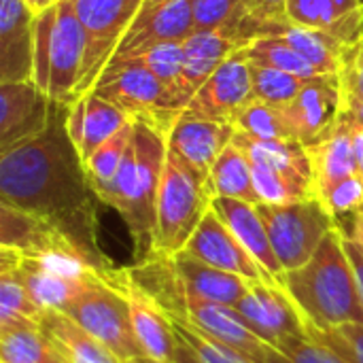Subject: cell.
Segmentation results:
<instances>
[{
  "label": "cell",
  "instance_id": "15",
  "mask_svg": "<svg viewBox=\"0 0 363 363\" xmlns=\"http://www.w3.org/2000/svg\"><path fill=\"white\" fill-rule=\"evenodd\" d=\"M177 255H185L189 259L245 277L249 281H272L213 208H208L189 242Z\"/></svg>",
  "mask_w": 363,
  "mask_h": 363
},
{
  "label": "cell",
  "instance_id": "11",
  "mask_svg": "<svg viewBox=\"0 0 363 363\" xmlns=\"http://www.w3.org/2000/svg\"><path fill=\"white\" fill-rule=\"evenodd\" d=\"M345 111V98L338 77L311 79L298 98L283 106L285 121L294 140L304 147L321 143L338 125Z\"/></svg>",
  "mask_w": 363,
  "mask_h": 363
},
{
  "label": "cell",
  "instance_id": "50",
  "mask_svg": "<svg viewBox=\"0 0 363 363\" xmlns=\"http://www.w3.org/2000/svg\"><path fill=\"white\" fill-rule=\"evenodd\" d=\"M140 363H179V362H160V359H151V357H136Z\"/></svg>",
  "mask_w": 363,
  "mask_h": 363
},
{
  "label": "cell",
  "instance_id": "21",
  "mask_svg": "<svg viewBox=\"0 0 363 363\" xmlns=\"http://www.w3.org/2000/svg\"><path fill=\"white\" fill-rule=\"evenodd\" d=\"M211 208L219 215V219L230 228V232L238 238V242L249 251V255L264 268V272L277 281L283 274V268L274 255L270 245L266 225L257 213V204L236 200V198H221L215 196Z\"/></svg>",
  "mask_w": 363,
  "mask_h": 363
},
{
  "label": "cell",
  "instance_id": "10",
  "mask_svg": "<svg viewBox=\"0 0 363 363\" xmlns=\"http://www.w3.org/2000/svg\"><path fill=\"white\" fill-rule=\"evenodd\" d=\"M87 53V34L74 13L72 0L55 4L49 64V98L62 104L79 100V83Z\"/></svg>",
  "mask_w": 363,
  "mask_h": 363
},
{
  "label": "cell",
  "instance_id": "23",
  "mask_svg": "<svg viewBox=\"0 0 363 363\" xmlns=\"http://www.w3.org/2000/svg\"><path fill=\"white\" fill-rule=\"evenodd\" d=\"M313 164V196L319 198L336 183L359 174V164L353 147V123L342 111L338 125L321 143L306 147Z\"/></svg>",
  "mask_w": 363,
  "mask_h": 363
},
{
  "label": "cell",
  "instance_id": "4",
  "mask_svg": "<svg viewBox=\"0 0 363 363\" xmlns=\"http://www.w3.org/2000/svg\"><path fill=\"white\" fill-rule=\"evenodd\" d=\"M211 202L213 196L206 179L168 149L157 196L153 257H174L181 253L208 213Z\"/></svg>",
  "mask_w": 363,
  "mask_h": 363
},
{
  "label": "cell",
  "instance_id": "30",
  "mask_svg": "<svg viewBox=\"0 0 363 363\" xmlns=\"http://www.w3.org/2000/svg\"><path fill=\"white\" fill-rule=\"evenodd\" d=\"M206 185L213 198L221 196V198H236V200H245L251 204H259V198L253 185L251 162L247 153L234 143L228 145L217 157V162L213 164Z\"/></svg>",
  "mask_w": 363,
  "mask_h": 363
},
{
  "label": "cell",
  "instance_id": "27",
  "mask_svg": "<svg viewBox=\"0 0 363 363\" xmlns=\"http://www.w3.org/2000/svg\"><path fill=\"white\" fill-rule=\"evenodd\" d=\"M15 268H17L26 289L30 291L32 300L45 311H64L89 281H94L96 277H102V274H96L91 279H83V281L70 279V277H64L60 272H53V270L40 266L38 262H34L30 257H23L19 251H17Z\"/></svg>",
  "mask_w": 363,
  "mask_h": 363
},
{
  "label": "cell",
  "instance_id": "25",
  "mask_svg": "<svg viewBox=\"0 0 363 363\" xmlns=\"http://www.w3.org/2000/svg\"><path fill=\"white\" fill-rule=\"evenodd\" d=\"M264 36H272V38L287 43L291 49H296L302 57H306L325 77H338L345 51L349 47L328 32L302 28V26H296L289 21L266 26L262 30L259 38H264Z\"/></svg>",
  "mask_w": 363,
  "mask_h": 363
},
{
  "label": "cell",
  "instance_id": "40",
  "mask_svg": "<svg viewBox=\"0 0 363 363\" xmlns=\"http://www.w3.org/2000/svg\"><path fill=\"white\" fill-rule=\"evenodd\" d=\"M319 200L336 217V221L353 215L363 206V174L359 172V174H353V177L336 183L325 194H321Z\"/></svg>",
  "mask_w": 363,
  "mask_h": 363
},
{
  "label": "cell",
  "instance_id": "51",
  "mask_svg": "<svg viewBox=\"0 0 363 363\" xmlns=\"http://www.w3.org/2000/svg\"><path fill=\"white\" fill-rule=\"evenodd\" d=\"M125 363H140L138 359H130V362H125Z\"/></svg>",
  "mask_w": 363,
  "mask_h": 363
},
{
  "label": "cell",
  "instance_id": "49",
  "mask_svg": "<svg viewBox=\"0 0 363 363\" xmlns=\"http://www.w3.org/2000/svg\"><path fill=\"white\" fill-rule=\"evenodd\" d=\"M164 2H174V0H145L143 6H157V4H164Z\"/></svg>",
  "mask_w": 363,
  "mask_h": 363
},
{
  "label": "cell",
  "instance_id": "41",
  "mask_svg": "<svg viewBox=\"0 0 363 363\" xmlns=\"http://www.w3.org/2000/svg\"><path fill=\"white\" fill-rule=\"evenodd\" d=\"M338 81L345 102L363 100V36L355 45L347 47Z\"/></svg>",
  "mask_w": 363,
  "mask_h": 363
},
{
  "label": "cell",
  "instance_id": "17",
  "mask_svg": "<svg viewBox=\"0 0 363 363\" xmlns=\"http://www.w3.org/2000/svg\"><path fill=\"white\" fill-rule=\"evenodd\" d=\"M36 11L28 0H0V83L34 81Z\"/></svg>",
  "mask_w": 363,
  "mask_h": 363
},
{
  "label": "cell",
  "instance_id": "38",
  "mask_svg": "<svg viewBox=\"0 0 363 363\" xmlns=\"http://www.w3.org/2000/svg\"><path fill=\"white\" fill-rule=\"evenodd\" d=\"M132 134H134V121H130L115 136H111L106 143H102L85 162V168H87V174L91 179L96 194L106 183H111V179L115 177V172H117L119 164L123 162L125 151L132 143Z\"/></svg>",
  "mask_w": 363,
  "mask_h": 363
},
{
  "label": "cell",
  "instance_id": "7",
  "mask_svg": "<svg viewBox=\"0 0 363 363\" xmlns=\"http://www.w3.org/2000/svg\"><path fill=\"white\" fill-rule=\"evenodd\" d=\"M257 213L283 272L302 268L338 228L336 217L315 196L287 204H257Z\"/></svg>",
  "mask_w": 363,
  "mask_h": 363
},
{
  "label": "cell",
  "instance_id": "16",
  "mask_svg": "<svg viewBox=\"0 0 363 363\" xmlns=\"http://www.w3.org/2000/svg\"><path fill=\"white\" fill-rule=\"evenodd\" d=\"M234 308L257 336L277 349L283 338L306 334L298 308L272 281H251L247 296Z\"/></svg>",
  "mask_w": 363,
  "mask_h": 363
},
{
  "label": "cell",
  "instance_id": "24",
  "mask_svg": "<svg viewBox=\"0 0 363 363\" xmlns=\"http://www.w3.org/2000/svg\"><path fill=\"white\" fill-rule=\"evenodd\" d=\"M38 323L66 363H125L62 311H45Z\"/></svg>",
  "mask_w": 363,
  "mask_h": 363
},
{
  "label": "cell",
  "instance_id": "34",
  "mask_svg": "<svg viewBox=\"0 0 363 363\" xmlns=\"http://www.w3.org/2000/svg\"><path fill=\"white\" fill-rule=\"evenodd\" d=\"M117 60H125L130 64H136L151 74H155L164 85H168L183 102L185 108L189 104V96L183 91V43H160L153 47H147L143 51H136L132 55H123Z\"/></svg>",
  "mask_w": 363,
  "mask_h": 363
},
{
  "label": "cell",
  "instance_id": "33",
  "mask_svg": "<svg viewBox=\"0 0 363 363\" xmlns=\"http://www.w3.org/2000/svg\"><path fill=\"white\" fill-rule=\"evenodd\" d=\"M172 328L177 332L181 355L179 363H253L223 342L211 338L200 328H196L189 319L179 313H168Z\"/></svg>",
  "mask_w": 363,
  "mask_h": 363
},
{
  "label": "cell",
  "instance_id": "43",
  "mask_svg": "<svg viewBox=\"0 0 363 363\" xmlns=\"http://www.w3.org/2000/svg\"><path fill=\"white\" fill-rule=\"evenodd\" d=\"M242 6L257 23V38L270 23H287V0H242Z\"/></svg>",
  "mask_w": 363,
  "mask_h": 363
},
{
  "label": "cell",
  "instance_id": "29",
  "mask_svg": "<svg viewBox=\"0 0 363 363\" xmlns=\"http://www.w3.org/2000/svg\"><path fill=\"white\" fill-rule=\"evenodd\" d=\"M194 32H221L238 47L251 43L253 19H249L242 0H189Z\"/></svg>",
  "mask_w": 363,
  "mask_h": 363
},
{
  "label": "cell",
  "instance_id": "46",
  "mask_svg": "<svg viewBox=\"0 0 363 363\" xmlns=\"http://www.w3.org/2000/svg\"><path fill=\"white\" fill-rule=\"evenodd\" d=\"M349 217H351V232H347V230H342V232L347 236H351L353 240H357L363 249V206L359 211H355L353 215H349Z\"/></svg>",
  "mask_w": 363,
  "mask_h": 363
},
{
  "label": "cell",
  "instance_id": "48",
  "mask_svg": "<svg viewBox=\"0 0 363 363\" xmlns=\"http://www.w3.org/2000/svg\"><path fill=\"white\" fill-rule=\"evenodd\" d=\"M57 2H62V0H28V4H30L36 13H40V11H45V9H51V6H55Z\"/></svg>",
  "mask_w": 363,
  "mask_h": 363
},
{
  "label": "cell",
  "instance_id": "9",
  "mask_svg": "<svg viewBox=\"0 0 363 363\" xmlns=\"http://www.w3.org/2000/svg\"><path fill=\"white\" fill-rule=\"evenodd\" d=\"M179 296H181L179 308L172 313L183 315L185 319H189L196 328H200L211 338L223 342L225 347L234 349L236 353L245 355L253 363H289L281 349L266 342L262 336H257L247 325V321L238 315L236 308L204 302V300H198L191 296H183L181 291H179Z\"/></svg>",
  "mask_w": 363,
  "mask_h": 363
},
{
  "label": "cell",
  "instance_id": "26",
  "mask_svg": "<svg viewBox=\"0 0 363 363\" xmlns=\"http://www.w3.org/2000/svg\"><path fill=\"white\" fill-rule=\"evenodd\" d=\"M240 49L236 40L228 38L221 32H194L183 40V91L189 96L208 81V77L236 51Z\"/></svg>",
  "mask_w": 363,
  "mask_h": 363
},
{
  "label": "cell",
  "instance_id": "42",
  "mask_svg": "<svg viewBox=\"0 0 363 363\" xmlns=\"http://www.w3.org/2000/svg\"><path fill=\"white\" fill-rule=\"evenodd\" d=\"M279 349L285 353L289 363H342L336 355L313 342L306 334L283 338L279 342Z\"/></svg>",
  "mask_w": 363,
  "mask_h": 363
},
{
  "label": "cell",
  "instance_id": "37",
  "mask_svg": "<svg viewBox=\"0 0 363 363\" xmlns=\"http://www.w3.org/2000/svg\"><path fill=\"white\" fill-rule=\"evenodd\" d=\"M251 64V79H253V96L257 100L270 102L274 106H287L298 98L302 87L311 79H300L296 74H289L285 70L268 68L262 64Z\"/></svg>",
  "mask_w": 363,
  "mask_h": 363
},
{
  "label": "cell",
  "instance_id": "36",
  "mask_svg": "<svg viewBox=\"0 0 363 363\" xmlns=\"http://www.w3.org/2000/svg\"><path fill=\"white\" fill-rule=\"evenodd\" d=\"M232 123L236 125L238 132H245L257 140H294L283 108L257 98H253L247 106H242Z\"/></svg>",
  "mask_w": 363,
  "mask_h": 363
},
{
  "label": "cell",
  "instance_id": "2",
  "mask_svg": "<svg viewBox=\"0 0 363 363\" xmlns=\"http://www.w3.org/2000/svg\"><path fill=\"white\" fill-rule=\"evenodd\" d=\"M168 153V134L151 123L134 121L132 143L111 183L98 198L125 221L138 264L153 259L157 196Z\"/></svg>",
  "mask_w": 363,
  "mask_h": 363
},
{
  "label": "cell",
  "instance_id": "52",
  "mask_svg": "<svg viewBox=\"0 0 363 363\" xmlns=\"http://www.w3.org/2000/svg\"><path fill=\"white\" fill-rule=\"evenodd\" d=\"M362 4H363V0H362Z\"/></svg>",
  "mask_w": 363,
  "mask_h": 363
},
{
  "label": "cell",
  "instance_id": "3",
  "mask_svg": "<svg viewBox=\"0 0 363 363\" xmlns=\"http://www.w3.org/2000/svg\"><path fill=\"white\" fill-rule=\"evenodd\" d=\"M274 283L289 296L304 325L332 330L345 323H363L362 291L340 228L325 236L302 268L283 272Z\"/></svg>",
  "mask_w": 363,
  "mask_h": 363
},
{
  "label": "cell",
  "instance_id": "8",
  "mask_svg": "<svg viewBox=\"0 0 363 363\" xmlns=\"http://www.w3.org/2000/svg\"><path fill=\"white\" fill-rule=\"evenodd\" d=\"M143 4L145 0H72L74 13L87 34L79 98L94 89Z\"/></svg>",
  "mask_w": 363,
  "mask_h": 363
},
{
  "label": "cell",
  "instance_id": "1",
  "mask_svg": "<svg viewBox=\"0 0 363 363\" xmlns=\"http://www.w3.org/2000/svg\"><path fill=\"white\" fill-rule=\"evenodd\" d=\"M68 111L70 104L51 100L47 130L0 155V202L47 221L108 272L113 266L98 245L100 198L68 134Z\"/></svg>",
  "mask_w": 363,
  "mask_h": 363
},
{
  "label": "cell",
  "instance_id": "18",
  "mask_svg": "<svg viewBox=\"0 0 363 363\" xmlns=\"http://www.w3.org/2000/svg\"><path fill=\"white\" fill-rule=\"evenodd\" d=\"M194 34V17L189 0L143 6L132 26L123 34L113 57L132 55L160 43H183Z\"/></svg>",
  "mask_w": 363,
  "mask_h": 363
},
{
  "label": "cell",
  "instance_id": "13",
  "mask_svg": "<svg viewBox=\"0 0 363 363\" xmlns=\"http://www.w3.org/2000/svg\"><path fill=\"white\" fill-rule=\"evenodd\" d=\"M117 281L125 294L132 330L143 349V357L179 362L181 345L168 311L132 277L130 270H119Z\"/></svg>",
  "mask_w": 363,
  "mask_h": 363
},
{
  "label": "cell",
  "instance_id": "45",
  "mask_svg": "<svg viewBox=\"0 0 363 363\" xmlns=\"http://www.w3.org/2000/svg\"><path fill=\"white\" fill-rule=\"evenodd\" d=\"M347 115L351 117V123H353V147H355V157H357V164H359V172L363 174V125L353 119L351 113H347Z\"/></svg>",
  "mask_w": 363,
  "mask_h": 363
},
{
  "label": "cell",
  "instance_id": "31",
  "mask_svg": "<svg viewBox=\"0 0 363 363\" xmlns=\"http://www.w3.org/2000/svg\"><path fill=\"white\" fill-rule=\"evenodd\" d=\"M17 251L9 247H0V323L28 319V321H40L45 315V308H40L30 291L26 289L17 268Z\"/></svg>",
  "mask_w": 363,
  "mask_h": 363
},
{
  "label": "cell",
  "instance_id": "32",
  "mask_svg": "<svg viewBox=\"0 0 363 363\" xmlns=\"http://www.w3.org/2000/svg\"><path fill=\"white\" fill-rule=\"evenodd\" d=\"M83 98H85V117H83V132H81V140H79L77 149H79L83 162H87L89 155L102 143H106L111 136H115L132 119L121 108H117L113 102L98 96L96 91H87Z\"/></svg>",
  "mask_w": 363,
  "mask_h": 363
},
{
  "label": "cell",
  "instance_id": "12",
  "mask_svg": "<svg viewBox=\"0 0 363 363\" xmlns=\"http://www.w3.org/2000/svg\"><path fill=\"white\" fill-rule=\"evenodd\" d=\"M251 64L240 49H236L194 94L183 113L213 121H234L242 106L253 100Z\"/></svg>",
  "mask_w": 363,
  "mask_h": 363
},
{
  "label": "cell",
  "instance_id": "22",
  "mask_svg": "<svg viewBox=\"0 0 363 363\" xmlns=\"http://www.w3.org/2000/svg\"><path fill=\"white\" fill-rule=\"evenodd\" d=\"M170 264L179 283V291L183 296H191L204 302L234 308L247 296L251 285V281L245 277L200 264L185 255L170 257Z\"/></svg>",
  "mask_w": 363,
  "mask_h": 363
},
{
  "label": "cell",
  "instance_id": "47",
  "mask_svg": "<svg viewBox=\"0 0 363 363\" xmlns=\"http://www.w3.org/2000/svg\"><path fill=\"white\" fill-rule=\"evenodd\" d=\"M345 111L353 115V119L363 125V100H355V102H345Z\"/></svg>",
  "mask_w": 363,
  "mask_h": 363
},
{
  "label": "cell",
  "instance_id": "19",
  "mask_svg": "<svg viewBox=\"0 0 363 363\" xmlns=\"http://www.w3.org/2000/svg\"><path fill=\"white\" fill-rule=\"evenodd\" d=\"M234 136L236 125L230 121L200 119L183 113L168 134V149H172L185 164H189L200 177L208 181L213 164L221 151L232 145Z\"/></svg>",
  "mask_w": 363,
  "mask_h": 363
},
{
  "label": "cell",
  "instance_id": "39",
  "mask_svg": "<svg viewBox=\"0 0 363 363\" xmlns=\"http://www.w3.org/2000/svg\"><path fill=\"white\" fill-rule=\"evenodd\" d=\"M306 336L342 363H363V323H345L332 330L304 325Z\"/></svg>",
  "mask_w": 363,
  "mask_h": 363
},
{
  "label": "cell",
  "instance_id": "20",
  "mask_svg": "<svg viewBox=\"0 0 363 363\" xmlns=\"http://www.w3.org/2000/svg\"><path fill=\"white\" fill-rule=\"evenodd\" d=\"M289 23L328 32L345 45L363 36L362 0H287Z\"/></svg>",
  "mask_w": 363,
  "mask_h": 363
},
{
  "label": "cell",
  "instance_id": "6",
  "mask_svg": "<svg viewBox=\"0 0 363 363\" xmlns=\"http://www.w3.org/2000/svg\"><path fill=\"white\" fill-rule=\"evenodd\" d=\"M119 270L89 281L81 294L62 311L85 332L98 338L123 362L143 357V349L134 336L125 294L117 281Z\"/></svg>",
  "mask_w": 363,
  "mask_h": 363
},
{
  "label": "cell",
  "instance_id": "35",
  "mask_svg": "<svg viewBox=\"0 0 363 363\" xmlns=\"http://www.w3.org/2000/svg\"><path fill=\"white\" fill-rule=\"evenodd\" d=\"M240 51L253 64H262V66H268V68L285 70V72L296 74L300 79L325 77L306 57H302L296 49H291L287 43H283L279 38H272V36L255 38V40L247 43L245 47H240Z\"/></svg>",
  "mask_w": 363,
  "mask_h": 363
},
{
  "label": "cell",
  "instance_id": "14",
  "mask_svg": "<svg viewBox=\"0 0 363 363\" xmlns=\"http://www.w3.org/2000/svg\"><path fill=\"white\" fill-rule=\"evenodd\" d=\"M49 115L51 98L34 81L0 83V155L40 136Z\"/></svg>",
  "mask_w": 363,
  "mask_h": 363
},
{
  "label": "cell",
  "instance_id": "28",
  "mask_svg": "<svg viewBox=\"0 0 363 363\" xmlns=\"http://www.w3.org/2000/svg\"><path fill=\"white\" fill-rule=\"evenodd\" d=\"M0 363H66L40 323L17 319L0 323Z\"/></svg>",
  "mask_w": 363,
  "mask_h": 363
},
{
  "label": "cell",
  "instance_id": "5",
  "mask_svg": "<svg viewBox=\"0 0 363 363\" xmlns=\"http://www.w3.org/2000/svg\"><path fill=\"white\" fill-rule=\"evenodd\" d=\"M91 91L113 102L132 121L151 123L166 134L185 111V102L155 74L117 57L108 62Z\"/></svg>",
  "mask_w": 363,
  "mask_h": 363
},
{
  "label": "cell",
  "instance_id": "44",
  "mask_svg": "<svg viewBox=\"0 0 363 363\" xmlns=\"http://www.w3.org/2000/svg\"><path fill=\"white\" fill-rule=\"evenodd\" d=\"M340 234H342V245H345V251H347V255H349V259H351V266H353V272H355V279H357V285H359V291H362V298H363V249H362V245H359L357 240H353L351 236H347L342 230H340Z\"/></svg>",
  "mask_w": 363,
  "mask_h": 363
}]
</instances>
